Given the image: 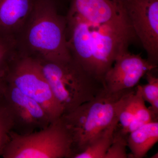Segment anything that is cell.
Returning a JSON list of instances; mask_svg holds the SVG:
<instances>
[{
  "mask_svg": "<svg viewBox=\"0 0 158 158\" xmlns=\"http://www.w3.org/2000/svg\"><path fill=\"white\" fill-rule=\"evenodd\" d=\"M3 96L12 114L13 131L16 134L28 135L45 128L52 122L38 102L6 82Z\"/></svg>",
  "mask_w": 158,
  "mask_h": 158,
  "instance_id": "cell-7",
  "label": "cell"
},
{
  "mask_svg": "<svg viewBox=\"0 0 158 158\" xmlns=\"http://www.w3.org/2000/svg\"><path fill=\"white\" fill-rule=\"evenodd\" d=\"M148 83L146 85H138L137 88L144 101L151 104L150 109L156 116L158 115V78L151 71L145 74Z\"/></svg>",
  "mask_w": 158,
  "mask_h": 158,
  "instance_id": "cell-17",
  "label": "cell"
},
{
  "mask_svg": "<svg viewBox=\"0 0 158 158\" xmlns=\"http://www.w3.org/2000/svg\"><path fill=\"white\" fill-rule=\"evenodd\" d=\"M135 88L112 93L104 89L91 100L60 117L71 139L73 156L85 150L100 133L118 120L125 102Z\"/></svg>",
  "mask_w": 158,
  "mask_h": 158,
  "instance_id": "cell-2",
  "label": "cell"
},
{
  "mask_svg": "<svg viewBox=\"0 0 158 158\" xmlns=\"http://www.w3.org/2000/svg\"><path fill=\"white\" fill-rule=\"evenodd\" d=\"M71 139L60 118L47 127L26 135L12 131L3 158H72Z\"/></svg>",
  "mask_w": 158,
  "mask_h": 158,
  "instance_id": "cell-4",
  "label": "cell"
},
{
  "mask_svg": "<svg viewBox=\"0 0 158 158\" xmlns=\"http://www.w3.org/2000/svg\"><path fill=\"white\" fill-rule=\"evenodd\" d=\"M66 18V31L69 33V39H67V43L72 58L94 77L92 62L94 26L90 24L70 9Z\"/></svg>",
  "mask_w": 158,
  "mask_h": 158,
  "instance_id": "cell-11",
  "label": "cell"
},
{
  "mask_svg": "<svg viewBox=\"0 0 158 158\" xmlns=\"http://www.w3.org/2000/svg\"><path fill=\"white\" fill-rule=\"evenodd\" d=\"M5 81L42 107L52 122L60 118L63 111L54 97L39 60L16 52L4 77Z\"/></svg>",
  "mask_w": 158,
  "mask_h": 158,
  "instance_id": "cell-5",
  "label": "cell"
},
{
  "mask_svg": "<svg viewBox=\"0 0 158 158\" xmlns=\"http://www.w3.org/2000/svg\"><path fill=\"white\" fill-rule=\"evenodd\" d=\"M13 127L12 114L3 95L0 97V156L10 140Z\"/></svg>",
  "mask_w": 158,
  "mask_h": 158,
  "instance_id": "cell-16",
  "label": "cell"
},
{
  "mask_svg": "<svg viewBox=\"0 0 158 158\" xmlns=\"http://www.w3.org/2000/svg\"><path fill=\"white\" fill-rule=\"evenodd\" d=\"M152 158H158V152L156 153L154 155L151 157Z\"/></svg>",
  "mask_w": 158,
  "mask_h": 158,
  "instance_id": "cell-22",
  "label": "cell"
},
{
  "mask_svg": "<svg viewBox=\"0 0 158 158\" xmlns=\"http://www.w3.org/2000/svg\"><path fill=\"white\" fill-rule=\"evenodd\" d=\"M66 28V18L58 13L55 0H34L28 19L15 41L16 52L50 62L69 61Z\"/></svg>",
  "mask_w": 158,
  "mask_h": 158,
  "instance_id": "cell-1",
  "label": "cell"
},
{
  "mask_svg": "<svg viewBox=\"0 0 158 158\" xmlns=\"http://www.w3.org/2000/svg\"><path fill=\"white\" fill-rule=\"evenodd\" d=\"M157 67L139 54L131 53L128 49L124 50L117 56L113 66L105 75V89L112 93L132 89L147 72Z\"/></svg>",
  "mask_w": 158,
  "mask_h": 158,
  "instance_id": "cell-10",
  "label": "cell"
},
{
  "mask_svg": "<svg viewBox=\"0 0 158 158\" xmlns=\"http://www.w3.org/2000/svg\"><path fill=\"white\" fill-rule=\"evenodd\" d=\"M5 86H6V81L4 78L0 76V97L3 95Z\"/></svg>",
  "mask_w": 158,
  "mask_h": 158,
  "instance_id": "cell-21",
  "label": "cell"
},
{
  "mask_svg": "<svg viewBox=\"0 0 158 158\" xmlns=\"http://www.w3.org/2000/svg\"><path fill=\"white\" fill-rule=\"evenodd\" d=\"M131 34L109 26H94L92 62L94 77L103 84L106 73L122 51L128 48L134 38Z\"/></svg>",
  "mask_w": 158,
  "mask_h": 158,
  "instance_id": "cell-8",
  "label": "cell"
},
{
  "mask_svg": "<svg viewBox=\"0 0 158 158\" xmlns=\"http://www.w3.org/2000/svg\"><path fill=\"white\" fill-rule=\"evenodd\" d=\"M128 20L147 54V60L158 63V0H124Z\"/></svg>",
  "mask_w": 158,
  "mask_h": 158,
  "instance_id": "cell-6",
  "label": "cell"
},
{
  "mask_svg": "<svg viewBox=\"0 0 158 158\" xmlns=\"http://www.w3.org/2000/svg\"><path fill=\"white\" fill-rule=\"evenodd\" d=\"M136 88L130 94L125 102L118 115V123L121 126L122 132L127 135L126 131L132 120L135 109Z\"/></svg>",
  "mask_w": 158,
  "mask_h": 158,
  "instance_id": "cell-19",
  "label": "cell"
},
{
  "mask_svg": "<svg viewBox=\"0 0 158 158\" xmlns=\"http://www.w3.org/2000/svg\"><path fill=\"white\" fill-rule=\"evenodd\" d=\"M16 53L14 44L0 36V76L3 78Z\"/></svg>",
  "mask_w": 158,
  "mask_h": 158,
  "instance_id": "cell-20",
  "label": "cell"
},
{
  "mask_svg": "<svg viewBox=\"0 0 158 158\" xmlns=\"http://www.w3.org/2000/svg\"><path fill=\"white\" fill-rule=\"evenodd\" d=\"M70 10L92 25L109 26L135 36L124 0H73Z\"/></svg>",
  "mask_w": 158,
  "mask_h": 158,
  "instance_id": "cell-9",
  "label": "cell"
},
{
  "mask_svg": "<svg viewBox=\"0 0 158 158\" xmlns=\"http://www.w3.org/2000/svg\"><path fill=\"white\" fill-rule=\"evenodd\" d=\"M128 135L122 132L116 127L112 144L108 150L104 158H127L126 148L127 146Z\"/></svg>",
  "mask_w": 158,
  "mask_h": 158,
  "instance_id": "cell-18",
  "label": "cell"
},
{
  "mask_svg": "<svg viewBox=\"0 0 158 158\" xmlns=\"http://www.w3.org/2000/svg\"><path fill=\"white\" fill-rule=\"evenodd\" d=\"M118 120L100 133L96 138L82 152L77 154L73 158H104L113 142L114 133Z\"/></svg>",
  "mask_w": 158,
  "mask_h": 158,
  "instance_id": "cell-14",
  "label": "cell"
},
{
  "mask_svg": "<svg viewBox=\"0 0 158 158\" xmlns=\"http://www.w3.org/2000/svg\"><path fill=\"white\" fill-rule=\"evenodd\" d=\"M136 104L135 113L132 120L126 131L127 135H128L144 124L153 121L158 120V116L149 108L145 106V101L142 98L140 90L136 88Z\"/></svg>",
  "mask_w": 158,
  "mask_h": 158,
  "instance_id": "cell-15",
  "label": "cell"
},
{
  "mask_svg": "<svg viewBox=\"0 0 158 158\" xmlns=\"http://www.w3.org/2000/svg\"><path fill=\"white\" fill-rule=\"evenodd\" d=\"M33 4L34 0H0V36L15 46Z\"/></svg>",
  "mask_w": 158,
  "mask_h": 158,
  "instance_id": "cell-12",
  "label": "cell"
},
{
  "mask_svg": "<svg viewBox=\"0 0 158 158\" xmlns=\"http://www.w3.org/2000/svg\"><path fill=\"white\" fill-rule=\"evenodd\" d=\"M127 141V146L131 151L128 157H144L158 142V120L151 122L129 133Z\"/></svg>",
  "mask_w": 158,
  "mask_h": 158,
  "instance_id": "cell-13",
  "label": "cell"
},
{
  "mask_svg": "<svg viewBox=\"0 0 158 158\" xmlns=\"http://www.w3.org/2000/svg\"><path fill=\"white\" fill-rule=\"evenodd\" d=\"M38 60L63 114L91 100L105 89L102 82L90 75L72 58L64 62Z\"/></svg>",
  "mask_w": 158,
  "mask_h": 158,
  "instance_id": "cell-3",
  "label": "cell"
}]
</instances>
